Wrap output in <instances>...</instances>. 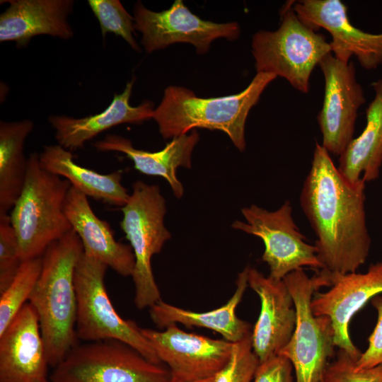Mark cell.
I'll return each mask as SVG.
<instances>
[{"instance_id": "1", "label": "cell", "mask_w": 382, "mask_h": 382, "mask_svg": "<svg viewBox=\"0 0 382 382\" xmlns=\"http://www.w3.org/2000/svg\"><path fill=\"white\" fill-rule=\"evenodd\" d=\"M364 190L365 182L352 184L347 180L330 154L316 141L299 201L317 236L315 246L323 270L347 274L365 263L371 241Z\"/></svg>"}, {"instance_id": "2", "label": "cell", "mask_w": 382, "mask_h": 382, "mask_svg": "<svg viewBox=\"0 0 382 382\" xmlns=\"http://www.w3.org/2000/svg\"><path fill=\"white\" fill-rule=\"evenodd\" d=\"M83 252L74 230L52 243L42 255V270L28 303L38 317L50 367L80 342L76 332V267Z\"/></svg>"}, {"instance_id": "3", "label": "cell", "mask_w": 382, "mask_h": 382, "mask_svg": "<svg viewBox=\"0 0 382 382\" xmlns=\"http://www.w3.org/2000/svg\"><path fill=\"white\" fill-rule=\"evenodd\" d=\"M277 77L274 74L257 72L241 92L216 98H199L187 88L170 86L164 90L152 118L165 139L187 134L195 128L220 130L243 151L249 112Z\"/></svg>"}, {"instance_id": "4", "label": "cell", "mask_w": 382, "mask_h": 382, "mask_svg": "<svg viewBox=\"0 0 382 382\" xmlns=\"http://www.w3.org/2000/svg\"><path fill=\"white\" fill-rule=\"evenodd\" d=\"M71 186L41 166L39 154L29 156L24 186L10 215L23 262L42 256L52 243L72 229L64 211Z\"/></svg>"}, {"instance_id": "5", "label": "cell", "mask_w": 382, "mask_h": 382, "mask_svg": "<svg viewBox=\"0 0 382 382\" xmlns=\"http://www.w3.org/2000/svg\"><path fill=\"white\" fill-rule=\"evenodd\" d=\"M293 3L289 1L282 8L278 29L259 30L253 35L252 54L257 73L274 74L307 93L313 70L332 50L324 35L299 19Z\"/></svg>"}, {"instance_id": "6", "label": "cell", "mask_w": 382, "mask_h": 382, "mask_svg": "<svg viewBox=\"0 0 382 382\" xmlns=\"http://www.w3.org/2000/svg\"><path fill=\"white\" fill-rule=\"evenodd\" d=\"M108 267L84 252L76 267V332L79 342L118 340L132 347L151 362L161 364L141 328L133 320L123 319L115 309L105 285Z\"/></svg>"}, {"instance_id": "7", "label": "cell", "mask_w": 382, "mask_h": 382, "mask_svg": "<svg viewBox=\"0 0 382 382\" xmlns=\"http://www.w3.org/2000/svg\"><path fill=\"white\" fill-rule=\"evenodd\" d=\"M132 187V194L121 207L123 216L120 226L135 258L132 274L134 303L139 309H143L161 300L152 272L151 258L161 251L171 234L164 225L166 201L159 187L137 180Z\"/></svg>"}, {"instance_id": "8", "label": "cell", "mask_w": 382, "mask_h": 382, "mask_svg": "<svg viewBox=\"0 0 382 382\" xmlns=\"http://www.w3.org/2000/svg\"><path fill=\"white\" fill-rule=\"evenodd\" d=\"M292 296L296 321L288 343L279 352L292 364L296 382H323L328 361L334 353V333L328 316H316L311 309L314 294L321 286H330L326 272L309 277L303 269L284 279Z\"/></svg>"}, {"instance_id": "9", "label": "cell", "mask_w": 382, "mask_h": 382, "mask_svg": "<svg viewBox=\"0 0 382 382\" xmlns=\"http://www.w3.org/2000/svg\"><path fill=\"white\" fill-rule=\"evenodd\" d=\"M50 375L52 382H170V373L115 340L79 342Z\"/></svg>"}, {"instance_id": "10", "label": "cell", "mask_w": 382, "mask_h": 382, "mask_svg": "<svg viewBox=\"0 0 382 382\" xmlns=\"http://www.w3.org/2000/svg\"><path fill=\"white\" fill-rule=\"evenodd\" d=\"M291 212L289 201L271 212L252 204L241 209L246 222L237 220L231 225L234 229L262 241L265 250L262 260L269 267V276L275 279H283L289 273L303 267L324 268L318 257L316 247L306 241Z\"/></svg>"}, {"instance_id": "11", "label": "cell", "mask_w": 382, "mask_h": 382, "mask_svg": "<svg viewBox=\"0 0 382 382\" xmlns=\"http://www.w3.org/2000/svg\"><path fill=\"white\" fill-rule=\"evenodd\" d=\"M134 29L141 35V44L147 53L165 49L177 42L192 44L199 54L207 53L218 38L235 40L241 35L236 22L217 23L192 13L181 0H175L167 10L155 12L140 1L133 9Z\"/></svg>"}, {"instance_id": "12", "label": "cell", "mask_w": 382, "mask_h": 382, "mask_svg": "<svg viewBox=\"0 0 382 382\" xmlns=\"http://www.w3.org/2000/svg\"><path fill=\"white\" fill-rule=\"evenodd\" d=\"M318 66L325 79L323 106L317 116L321 145L340 157L354 139L357 112L366 102L364 92L353 62H344L331 52Z\"/></svg>"}, {"instance_id": "13", "label": "cell", "mask_w": 382, "mask_h": 382, "mask_svg": "<svg viewBox=\"0 0 382 382\" xmlns=\"http://www.w3.org/2000/svg\"><path fill=\"white\" fill-rule=\"evenodd\" d=\"M170 381L188 382L214 377L228 363L233 343L185 332L172 323L159 331L141 328Z\"/></svg>"}, {"instance_id": "14", "label": "cell", "mask_w": 382, "mask_h": 382, "mask_svg": "<svg viewBox=\"0 0 382 382\" xmlns=\"http://www.w3.org/2000/svg\"><path fill=\"white\" fill-rule=\"evenodd\" d=\"M325 271L330 282V289L314 294L311 301L313 313L330 319L335 346L357 361L361 352L352 341L349 325L353 316L369 300L382 293V260L371 264L364 273Z\"/></svg>"}, {"instance_id": "15", "label": "cell", "mask_w": 382, "mask_h": 382, "mask_svg": "<svg viewBox=\"0 0 382 382\" xmlns=\"http://www.w3.org/2000/svg\"><path fill=\"white\" fill-rule=\"evenodd\" d=\"M294 11L307 26L318 32L330 33L332 54L344 62L355 56L366 70L382 64V33L374 34L353 25L347 16V7L340 0H301L294 1Z\"/></svg>"}, {"instance_id": "16", "label": "cell", "mask_w": 382, "mask_h": 382, "mask_svg": "<svg viewBox=\"0 0 382 382\" xmlns=\"http://www.w3.org/2000/svg\"><path fill=\"white\" fill-rule=\"evenodd\" d=\"M248 286L260 300V312L252 331V347L259 361L278 354L289 341L296 326V313L284 279L265 276L250 267Z\"/></svg>"}, {"instance_id": "17", "label": "cell", "mask_w": 382, "mask_h": 382, "mask_svg": "<svg viewBox=\"0 0 382 382\" xmlns=\"http://www.w3.org/2000/svg\"><path fill=\"white\" fill-rule=\"evenodd\" d=\"M48 367L38 317L28 302L0 334V382H43Z\"/></svg>"}, {"instance_id": "18", "label": "cell", "mask_w": 382, "mask_h": 382, "mask_svg": "<svg viewBox=\"0 0 382 382\" xmlns=\"http://www.w3.org/2000/svg\"><path fill=\"white\" fill-rule=\"evenodd\" d=\"M64 211L72 230L80 238L85 253L123 277L132 276L135 265L132 247L115 239L109 224L95 214L86 195L71 186Z\"/></svg>"}, {"instance_id": "19", "label": "cell", "mask_w": 382, "mask_h": 382, "mask_svg": "<svg viewBox=\"0 0 382 382\" xmlns=\"http://www.w3.org/2000/svg\"><path fill=\"white\" fill-rule=\"evenodd\" d=\"M0 15V42L14 41L25 47L39 35L69 40L74 30L68 21L72 0H10Z\"/></svg>"}, {"instance_id": "20", "label": "cell", "mask_w": 382, "mask_h": 382, "mask_svg": "<svg viewBox=\"0 0 382 382\" xmlns=\"http://www.w3.org/2000/svg\"><path fill=\"white\" fill-rule=\"evenodd\" d=\"M134 78L126 84L122 93L115 94L111 103L101 112L81 118L67 115H51L48 121L55 130L59 145L75 151L84 146L86 141L114 126L140 124L153 117L154 105L144 100L138 106H132L129 99Z\"/></svg>"}, {"instance_id": "21", "label": "cell", "mask_w": 382, "mask_h": 382, "mask_svg": "<svg viewBox=\"0 0 382 382\" xmlns=\"http://www.w3.org/2000/svg\"><path fill=\"white\" fill-rule=\"evenodd\" d=\"M199 139V134L193 129L190 134L173 138L163 149L155 152L137 149L129 139L117 134H108L93 146L99 151L125 154L140 173L166 180L175 197L179 199L182 197L184 190L176 177V170L180 166L191 168L192 153Z\"/></svg>"}, {"instance_id": "22", "label": "cell", "mask_w": 382, "mask_h": 382, "mask_svg": "<svg viewBox=\"0 0 382 382\" xmlns=\"http://www.w3.org/2000/svg\"><path fill=\"white\" fill-rule=\"evenodd\" d=\"M249 268L250 266H246L238 274L233 296L221 307L206 312H195L169 304L161 299L149 308L151 319L159 328H165L172 323H180L187 328L210 329L233 343L242 340L252 332L251 328L250 323L237 316L236 311L248 286Z\"/></svg>"}, {"instance_id": "23", "label": "cell", "mask_w": 382, "mask_h": 382, "mask_svg": "<svg viewBox=\"0 0 382 382\" xmlns=\"http://www.w3.org/2000/svg\"><path fill=\"white\" fill-rule=\"evenodd\" d=\"M39 158L45 170L67 180L87 197L120 207L129 197L121 183L122 170L103 174L79 166L74 161L71 152L58 144L45 146Z\"/></svg>"}, {"instance_id": "24", "label": "cell", "mask_w": 382, "mask_h": 382, "mask_svg": "<svg viewBox=\"0 0 382 382\" xmlns=\"http://www.w3.org/2000/svg\"><path fill=\"white\" fill-rule=\"evenodd\" d=\"M371 86L374 97L366 110V126L339 157L337 168L352 184L376 180L382 166V79Z\"/></svg>"}, {"instance_id": "25", "label": "cell", "mask_w": 382, "mask_h": 382, "mask_svg": "<svg viewBox=\"0 0 382 382\" xmlns=\"http://www.w3.org/2000/svg\"><path fill=\"white\" fill-rule=\"evenodd\" d=\"M33 127L30 120L0 122V214L13 209L23 188L28 163L24 143Z\"/></svg>"}, {"instance_id": "26", "label": "cell", "mask_w": 382, "mask_h": 382, "mask_svg": "<svg viewBox=\"0 0 382 382\" xmlns=\"http://www.w3.org/2000/svg\"><path fill=\"white\" fill-rule=\"evenodd\" d=\"M42 270V256L23 261L9 285L0 292V334L28 303Z\"/></svg>"}, {"instance_id": "27", "label": "cell", "mask_w": 382, "mask_h": 382, "mask_svg": "<svg viewBox=\"0 0 382 382\" xmlns=\"http://www.w3.org/2000/svg\"><path fill=\"white\" fill-rule=\"evenodd\" d=\"M88 4L99 22L103 37L112 33L122 37L133 50L141 52L133 35L134 17L119 0H88Z\"/></svg>"}, {"instance_id": "28", "label": "cell", "mask_w": 382, "mask_h": 382, "mask_svg": "<svg viewBox=\"0 0 382 382\" xmlns=\"http://www.w3.org/2000/svg\"><path fill=\"white\" fill-rule=\"evenodd\" d=\"M252 332L233 343L231 357L214 376V382H250L260 363L252 347Z\"/></svg>"}, {"instance_id": "29", "label": "cell", "mask_w": 382, "mask_h": 382, "mask_svg": "<svg viewBox=\"0 0 382 382\" xmlns=\"http://www.w3.org/2000/svg\"><path fill=\"white\" fill-rule=\"evenodd\" d=\"M23 261L16 234L8 214H0V292L11 282Z\"/></svg>"}, {"instance_id": "30", "label": "cell", "mask_w": 382, "mask_h": 382, "mask_svg": "<svg viewBox=\"0 0 382 382\" xmlns=\"http://www.w3.org/2000/svg\"><path fill=\"white\" fill-rule=\"evenodd\" d=\"M356 361L349 354L340 349L335 360L328 365L323 382H382V364L356 370Z\"/></svg>"}, {"instance_id": "31", "label": "cell", "mask_w": 382, "mask_h": 382, "mask_svg": "<svg viewBox=\"0 0 382 382\" xmlns=\"http://www.w3.org/2000/svg\"><path fill=\"white\" fill-rule=\"evenodd\" d=\"M372 304L377 312V322L369 337L368 347L355 362L356 370L369 369L382 364V296L378 295L373 298Z\"/></svg>"}, {"instance_id": "32", "label": "cell", "mask_w": 382, "mask_h": 382, "mask_svg": "<svg viewBox=\"0 0 382 382\" xmlns=\"http://www.w3.org/2000/svg\"><path fill=\"white\" fill-rule=\"evenodd\" d=\"M293 366L282 354L274 355L260 362L254 374V382H294Z\"/></svg>"}, {"instance_id": "33", "label": "cell", "mask_w": 382, "mask_h": 382, "mask_svg": "<svg viewBox=\"0 0 382 382\" xmlns=\"http://www.w3.org/2000/svg\"><path fill=\"white\" fill-rule=\"evenodd\" d=\"M170 382H175L170 381ZM188 382H214V378L210 377L204 379L197 380V381H188Z\"/></svg>"}, {"instance_id": "34", "label": "cell", "mask_w": 382, "mask_h": 382, "mask_svg": "<svg viewBox=\"0 0 382 382\" xmlns=\"http://www.w3.org/2000/svg\"><path fill=\"white\" fill-rule=\"evenodd\" d=\"M43 382H52L50 378H47V380L44 381Z\"/></svg>"}]
</instances>
